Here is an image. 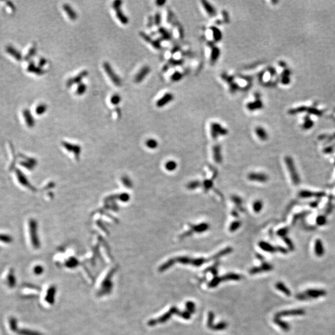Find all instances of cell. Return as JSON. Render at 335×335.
<instances>
[{
	"mask_svg": "<svg viewBox=\"0 0 335 335\" xmlns=\"http://www.w3.org/2000/svg\"><path fill=\"white\" fill-rule=\"evenodd\" d=\"M175 262H176V259H171V260H168L167 262H166L165 263H164L162 266H161L159 267V272H163V271L168 269L169 268L172 266L175 263Z\"/></svg>",
	"mask_w": 335,
	"mask_h": 335,
	"instance_id": "obj_33",
	"label": "cell"
},
{
	"mask_svg": "<svg viewBox=\"0 0 335 335\" xmlns=\"http://www.w3.org/2000/svg\"><path fill=\"white\" fill-rule=\"evenodd\" d=\"M326 218L323 216H319L317 217V219H316V223L320 225H324L326 223Z\"/></svg>",
	"mask_w": 335,
	"mask_h": 335,
	"instance_id": "obj_51",
	"label": "cell"
},
{
	"mask_svg": "<svg viewBox=\"0 0 335 335\" xmlns=\"http://www.w3.org/2000/svg\"><path fill=\"white\" fill-rule=\"evenodd\" d=\"M6 52L17 61H21L23 58L21 52L12 45L6 46Z\"/></svg>",
	"mask_w": 335,
	"mask_h": 335,
	"instance_id": "obj_17",
	"label": "cell"
},
{
	"mask_svg": "<svg viewBox=\"0 0 335 335\" xmlns=\"http://www.w3.org/2000/svg\"><path fill=\"white\" fill-rule=\"evenodd\" d=\"M63 8L64 11L68 16V17L71 21H75L77 19L78 16H77L76 13L74 11V10L71 8V6L70 5L66 4V3L64 4L63 6Z\"/></svg>",
	"mask_w": 335,
	"mask_h": 335,
	"instance_id": "obj_20",
	"label": "cell"
},
{
	"mask_svg": "<svg viewBox=\"0 0 335 335\" xmlns=\"http://www.w3.org/2000/svg\"><path fill=\"white\" fill-rule=\"evenodd\" d=\"M299 195L300 197H305V198H307V197H312L313 196H321V193H313L312 191H301L300 193H299Z\"/></svg>",
	"mask_w": 335,
	"mask_h": 335,
	"instance_id": "obj_37",
	"label": "cell"
},
{
	"mask_svg": "<svg viewBox=\"0 0 335 335\" xmlns=\"http://www.w3.org/2000/svg\"><path fill=\"white\" fill-rule=\"evenodd\" d=\"M255 132L259 138L263 141L266 140L268 138V135L266 131L262 127H257L255 129Z\"/></svg>",
	"mask_w": 335,
	"mask_h": 335,
	"instance_id": "obj_27",
	"label": "cell"
},
{
	"mask_svg": "<svg viewBox=\"0 0 335 335\" xmlns=\"http://www.w3.org/2000/svg\"><path fill=\"white\" fill-rule=\"evenodd\" d=\"M200 186V183L198 181H194V182H192L191 183H189L188 185V188L190 189H194V188H198L199 186Z\"/></svg>",
	"mask_w": 335,
	"mask_h": 335,
	"instance_id": "obj_53",
	"label": "cell"
},
{
	"mask_svg": "<svg viewBox=\"0 0 335 335\" xmlns=\"http://www.w3.org/2000/svg\"><path fill=\"white\" fill-rule=\"evenodd\" d=\"M220 55V50L217 47H214L212 49V52L210 55V60L212 62L215 63L217 61Z\"/></svg>",
	"mask_w": 335,
	"mask_h": 335,
	"instance_id": "obj_29",
	"label": "cell"
},
{
	"mask_svg": "<svg viewBox=\"0 0 335 335\" xmlns=\"http://www.w3.org/2000/svg\"><path fill=\"white\" fill-rule=\"evenodd\" d=\"M306 295L311 299H318L326 295V291L323 289H308L304 292Z\"/></svg>",
	"mask_w": 335,
	"mask_h": 335,
	"instance_id": "obj_12",
	"label": "cell"
},
{
	"mask_svg": "<svg viewBox=\"0 0 335 335\" xmlns=\"http://www.w3.org/2000/svg\"><path fill=\"white\" fill-rule=\"evenodd\" d=\"M47 108H48V107L45 104H44V103L40 104L39 105H38L36 107V110H35V112L38 116H42L44 113L46 112V111H47Z\"/></svg>",
	"mask_w": 335,
	"mask_h": 335,
	"instance_id": "obj_30",
	"label": "cell"
},
{
	"mask_svg": "<svg viewBox=\"0 0 335 335\" xmlns=\"http://www.w3.org/2000/svg\"><path fill=\"white\" fill-rule=\"evenodd\" d=\"M273 269V266L271 265L268 263H263L261 266L253 268L251 269L249 271V274L253 275V274H258L259 273H261L264 271H271Z\"/></svg>",
	"mask_w": 335,
	"mask_h": 335,
	"instance_id": "obj_14",
	"label": "cell"
},
{
	"mask_svg": "<svg viewBox=\"0 0 335 335\" xmlns=\"http://www.w3.org/2000/svg\"><path fill=\"white\" fill-rule=\"evenodd\" d=\"M180 313H181V312L177 308V307H173L169 310L168 312L164 313L161 317L158 318V319H154V320H150L148 322V324L150 326H154L158 323H163L165 321H167L168 320L173 314H177L178 315L180 316Z\"/></svg>",
	"mask_w": 335,
	"mask_h": 335,
	"instance_id": "obj_4",
	"label": "cell"
},
{
	"mask_svg": "<svg viewBox=\"0 0 335 335\" xmlns=\"http://www.w3.org/2000/svg\"><path fill=\"white\" fill-rule=\"evenodd\" d=\"M220 147L217 146L214 148V156H215V161H217V162H220L221 161V156H220Z\"/></svg>",
	"mask_w": 335,
	"mask_h": 335,
	"instance_id": "obj_46",
	"label": "cell"
},
{
	"mask_svg": "<svg viewBox=\"0 0 335 335\" xmlns=\"http://www.w3.org/2000/svg\"><path fill=\"white\" fill-rule=\"evenodd\" d=\"M36 52H37V46L36 44H34L33 46L31 47V48L29 49V50L28 51V53L26 54V57H25V60H31L32 57H34L36 53Z\"/></svg>",
	"mask_w": 335,
	"mask_h": 335,
	"instance_id": "obj_35",
	"label": "cell"
},
{
	"mask_svg": "<svg viewBox=\"0 0 335 335\" xmlns=\"http://www.w3.org/2000/svg\"><path fill=\"white\" fill-rule=\"evenodd\" d=\"M42 268L41 266H37L34 269V272L36 273V274H40V273H42Z\"/></svg>",
	"mask_w": 335,
	"mask_h": 335,
	"instance_id": "obj_60",
	"label": "cell"
},
{
	"mask_svg": "<svg viewBox=\"0 0 335 335\" xmlns=\"http://www.w3.org/2000/svg\"><path fill=\"white\" fill-rule=\"evenodd\" d=\"M240 226V223L239 222H235L231 225L230 227V230L231 231H233L236 230Z\"/></svg>",
	"mask_w": 335,
	"mask_h": 335,
	"instance_id": "obj_55",
	"label": "cell"
},
{
	"mask_svg": "<svg viewBox=\"0 0 335 335\" xmlns=\"http://www.w3.org/2000/svg\"><path fill=\"white\" fill-rule=\"evenodd\" d=\"M263 106V104L261 100H257L254 102H249L247 104V108L249 111H255L259 109H261Z\"/></svg>",
	"mask_w": 335,
	"mask_h": 335,
	"instance_id": "obj_23",
	"label": "cell"
},
{
	"mask_svg": "<svg viewBox=\"0 0 335 335\" xmlns=\"http://www.w3.org/2000/svg\"><path fill=\"white\" fill-rule=\"evenodd\" d=\"M276 288L279 290V291H281L287 296H290L291 295V291L287 288V287L282 282H278L275 285Z\"/></svg>",
	"mask_w": 335,
	"mask_h": 335,
	"instance_id": "obj_28",
	"label": "cell"
},
{
	"mask_svg": "<svg viewBox=\"0 0 335 335\" xmlns=\"http://www.w3.org/2000/svg\"><path fill=\"white\" fill-rule=\"evenodd\" d=\"M284 241H285L286 243L287 244L290 250H294V244H293V243L292 242V241H291L290 239H289V238H284Z\"/></svg>",
	"mask_w": 335,
	"mask_h": 335,
	"instance_id": "obj_56",
	"label": "cell"
},
{
	"mask_svg": "<svg viewBox=\"0 0 335 335\" xmlns=\"http://www.w3.org/2000/svg\"><path fill=\"white\" fill-rule=\"evenodd\" d=\"M248 179L251 181H255L261 183L267 181L268 178L264 173H251L248 176Z\"/></svg>",
	"mask_w": 335,
	"mask_h": 335,
	"instance_id": "obj_19",
	"label": "cell"
},
{
	"mask_svg": "<svg viewBox=\"0 0 335 335\" xmlns=\"http://www.w3.org/2000/svg\"><path fill=\"white\" fill-rule=\"evenodd\" d=\"M285 161L292 183L295 185H298L300 183V177L292 158L290 156H287L285 158Z\"/></svg>",
	"mask_w": 335,
	"mask_h": 335,
	"instance_id": "obj_2",
	"label": "cell"
},
{
	"mask_svg": "<svg viewBox=\"0 0 335 335\" xmlns=\"http://www.w3.org/2000/svg\"><path fill=\"white\" fill-rule=\"evenodd\" d=\"M0 241L5 243H10L13 241V238L7 234H0Z\"/></svg>",
	"mask_w": 335,
	"mask_h": 335,
	"instance_id": "obj_39",
	"label": "cell"
},
{
	"mask_svg": "<svg viewBox=\"0 0 335 335\" xmlns=\"http://www.w3.org/2000/svg\"><path fill=\"white\" fill-rule=\"evenodd\" d=\"M16 175L17 176V178L19 181V182L21 183V185L29 188L31 190H34V188L30 184L29 181L26 178V177L23 175V173L19 170H16Z\"/></svg>",
	"mask_w": 335,
	"mask_h": 335,
	"instance_id": "obj_16",
	"label": "cell"
},
{
	"mask_svg": "<svg viewBox=\"0 0 335 335\" xmlns=\"http://www.w3.org/2000/svg\"><path fill=\"white\" fill-rule=\"evenodd\" d=\"M174 100V96L172 93H167L164 94L161 98H159L156 103V106L159 108H163L164 106H166L168 104H169L173 100Z\"/></svg>",
	"mask_w": 335,
	"mask_h": 335,
	"instance_id": "obj_11",
	"label": "cell"
},
{
	"mask_svg": "<svg viewBox=\"0 0 335 335\" xmlns=\"http://www.w3.org/2000/svg\"><path fill=\"white\" fill-rule=\"evenodd\" d=\"M7 4H8V6L10 8V9L11 10V11H15V9H16L15 6H14V4L12 2H7Z\"/></svg>",
	"mask_w": 335,
	"mask_h": 335,
	"instance_id": "obj_61",
	"label": "cell"
},
{
	"mask_svg": "<svg viewBox=\"0 0 335 335\" xmlns=\"http://www.w3.org/2000/svg\"><path fill=\"white\" fill-rule=\"evenodd\" d=\"M218 265V263H217V264H215V265H214L212 267H210L209 268H207V269H206L204 273H207L208 271H210L215 277H217V266Z\"/></svg>",
	"mask_w": 335,
	"mask_h": 335,
	"instance_id": "obj_45",
	"label": "cell"
},
{
	"mask_svg": "<svg viewBox=\"0 0 335 335\" xmlns=\"http://www.w3.org/2000/svg\"><path fill=\"white\" fill-rule=\"evenodd\" d=\"M146 145L151 149H154L158 146V142L156 140L153 138H150L146 142Z\"/></svg>",
	"mask_w": 335,
	"mask_h": 335,
	"instance_id": "obj_44",
	"label": "cell"
},
{
	"mask_svg": "<svg viewBox=\"0 0 335 335\" xmlns=\"http://www.w3.org/2000/svg\"><path fill=\"white\" fill-rule=\"evenodd\" d=\"M202 3L206 11L210 16L213 17L215 16L216 10L212 5H210L208 2H206V1H202Z\"/></svg>",
	"mask_w": 335,
	"mask_h": 335,
	"instance_id": "obj_22",
	"label": "cell"
},
{
	"mask_svg": "<svg viewBox=\"0 0 335 335\" xmlns=\"http://www.w3.org/2000/svg\"><path fill=\"white\" fill-rule=\"evenodd\" d=\"M23 114L26 125L30 128L33 127L35 125V120L31 111L28 109H25L23 111Z\"/></svg>",
	"mask_w": 335,
	"mask_h": 335,
	"instance_id": "obj_15",
	"label": "cell"
},
{
	"mask_svg": "<svg viewBox=\"0 0 335 335\" xmlns=\"http://www.w3.org/2000/svg\"><path fill=\"white\" fill-rule=\"evenodd\" d=\"M227 326V323L226 322H220L218 323V324H215V325H213V326L211 328L213 330H215V331H218V330H223L224 329H225Z\"/></svg>",
	"mask_w": 335,
	"mask_h": 335,
	"instance_id": "obj_42",
	"label": "cell"
},
{
	"mask_svg": "<svg viewBox=\"0 0 335 335\" xmlns=\"http://www.w3.org/2000/svg\"><path fill=\"white\" fill-rule=\"evenodd\" d=\"M156 3L157 4L158 6H163V5L165 3V2L164 1H157L156 2Z\"/></svg>",
	"mask_w": 335,
	"mask_h": 335,
	"instance_id": "obj_63",
	"label": "cell"
},
{
	"mask_svg": "<svg viewBox=\"0 0 335 335\" xmlns=\"http://www.w3.org/2000/svg\"><path fill=\"white\" fill-rule=\"evenodd\" d=\"M274 322L277 325H278L282 330H284V331H289L290 329V324H289L288 323H287V322H286V321H284L281 320L280 318L274 317Z\"/></svg>",
	"mask_w": 335,
	"mask_h": 335,
	"instance_id": "obj_25",
	"label": "cell"
},
{
	"mask_svg": "<svg viewBox=\"0 0 335 335\" xmlns=\"http://www.w3.org/2000/svg\"><path fill=\"white\" fill-rule=\"evenodd\" d=\"M263 208V202L260 201H257L254 202L253 209L256 212H259L262 210Z\"/></svg>",
	"mask_w": 335,
	"mask_h": 335,
	"instance_id": "obj_48",
	"label": "cell"
},
{
	"mask_svg": "<svg viewBox=\"0 0 335 335\" xmlns=\"http://www.w3.org/2000/svg\"><path fill=\"white\" fill-rule=\"evenodd\" d=\"M121 101V98L118 94H115L111 97L110 102L112 105H118Z\"/></svg>",
	"mask_w": 335,
	"mask_h": 335,
	"instance_id": "obj_40",
	"label": "cell"
},
{
	"mask_svg": "<svg viewBox=\"0 0 335 335\" xmlns=\"http://www.w3.org/2000/svg\"><path fill=\"white\" fill-rule=\"evenodd\" d=\"M176 167H177V164L174 161H169L165 164L166 170H167L168 171H170V172L174 171L176 169Z\"/></svg>",
	"mask_w": 335,
	"mask_h": 335,
	"instance_id": "obj_38",
	"label": "cell"
},
{
	"mask_svg": "<svg viewBox=\"0 0 335 335\" xmlns=\"http://www.w3.org/2000/svg\"><path fill=\"white\" fill-rule=\"evenodd\" d=\"M241 276H240L239 274H234V273H229L227 274L222 277H215L208 284V286L210 288H213L218 285V284L220 282L224 281H228V280H233V281H238L241 279Z\"/></svg>",
	"mask_w": 335,
	"mask_h": 335,
	"instance_id": "obj_6",
	"label": "cell"
},
{
	"mask_svg": "<svg viewBox=\"0 0 335 335\" xmlns=\"http://www.w3.org/2000/svg\"><path fill=\"white\" fill-rule=\"evenodd\" d=\"M29 233H30V236H31L32 244L36 249L39 248L40 246V241H39L38 234H37L38 230H37V222L34 219H31L29 220Z\"/></svg>",
	"mask_w": 335,
	"mask_h": 335,
	"instance_id": "obj_3",
	"label": "cell"
},
{
	"mask_svg": "<svg viewBox=\"0 0 335 335\" xmlns=\"http://www.w3.org/2000/svg\"><path fill=\"white\" fill-rule=\"evenodd\" d=\"M212 186V184L210 181H205V184H204V186H205V189H209V188H210Z\"/></svg>",
	"mask_w": 335,
	"mask_h": 335,
	"instance_id": "obj_59",
	"label": "cell"
},
{
	"mask_svg": "<svg viewBox=\"0 0 335 335\" xmlns=\"http://www.w3.org/2000/svg\"><path fill=\"white\" fill-rule=\"evenodd\" d=\"M193 228L192 229H194V230L195 231H197V232H202V231H205L206 230H208L209 226L208 224L207 223H202V224H200L199 225H195V226H193Z\"/></svg>",
	"mask_w": 335,
	"mask_h": 335,
	"instance_id": "obj_36",
	"label": "cell"
},
{
	"mask_svg": "<svg viewBox=\"0 0 335 335\" xmlns=\"http://www.w3.org/2000/svg\"><path fill=\"white\" fill-rule=\"evenodd\" d=\"M154 21H155V23L156 26H159L161 23V15L159 13H156L155 15V18H154Z\"/></svg>",
	"mask_w": 335,
	"mask_h": 335,
	"instance_id": "obj_54",
	"label": "cell"
},
{
	"mask_svg": "<svg viewBox=\"0 0 335 335\" xmlns=\"http://www.w3.org/2000/svg\"><path fill=\"white\" fill-rule=\"evenodd\" d=\"M314 251H315V255L318 257H321L324 255V246L321 240L317 239L315 241Z\"/></svg>",
	"mask_w": 335,
	"mask_h": 335,
	"instance_id": "obj_18",
	"label": "cell"
},
{
	"mask_svg": "<svg viewBox=\"0 0 335 335\" xmlns=\"http://www.w3.org/2000/svg\"><path fill=\"white\" fill-rule=\"evenodd\" d=\"M7 282L10 287H13L16 284V279L14 275V272L13 270H11L9 272V274L7 276Z\"/></svg>",
	"mask_w": 335,
	"mask_h": 335,
	"instance_id": "obj_34",
	"label": "cell"
},
{
	"mask_svg": "<svg viewBox=\"0 0 335 335\" xmlns=\"http://www.w3.org/2000/svg\"><path fill=\"white\" fill-rule=\"evenodd\" d=\"M296 298L297 299L299 300H310V299L306 295V294L305 292H303V293H299L298 294L296 295Z\"/></svg>",
	"mask_w": 335,
	"mask_h": 335,
	"instance_id": "obj_50",
	"label": "cell"
},
{
	"mask_svg": "<svg viewBox=\"0 0 335 335\" xmlns=\"http://www.w3.org/2000/svg\"><path fill=\"white\" fill-rule=\"evenodd\" d=\"M150 71V68L148 66H145L140 69L135 76V81L137 83H141L146 77Z\"/></svg>",
	"mask_w": 335,
	"mask_h": 335,
	"instance_id": "obj_13",
	"label": "cell"
},
{
	"mask_svg": "<svg viewBox=\"0 0 335 335\" xmlns=\"http://www.w3.org/2000/svg\"><path fill=\"white\" fill-rule=\"evenodd\" d=\"M305 314V311L302 308H297V309H292V310H284L278 312L276 315L275 317L281 318L282 316H301Z\"/></svg>",
	"mask_w": 335,
	"mask_h": 335,
	"instance_id": "obj_9",
	"label": "cell"
},
{
	"mask_svg": "<svg viewBox=\"0 0 335 335\" xmlns=\"http://www.w3.org/2000/svg\"><path fill=\"white\" fill-rule=\"evenodd\" d=\"M287 232V228H284V229L279 230L278 231V234L279 235H280V236H284V235H286Z\"/></svg>",
	"mask_w": 335,
	"mask_h": 335,
	"instance_id": "obj_58",
	"label": "cell"
},
{
	"mask_svg": "<svg viewBox=\"0 0 335 335\" xmlns=\"http://www.w3.org/2000/svg\"><path fill=\"white\" fill-rule=\"evenodd\" d=\"M103 68L107 75L109 76L111 81L114 83V85L116 87H121L122 85L121 79L114 71L110 63L107 61L104 62L103 63Z\"/></svg>",
	"mask_w": 335,
	"mask_h": 335,
	"instance_id": "obj_5",
	"label": "cell"
},
{
	"mask_svg": "<svg viewBox=\"0 0 335 335\" xmlns=\"http://www.w3.org/2000/svg\"><path fill=\"white\" fill-rule=\"evenodd\" d=\"M121 198H122V200H123V199H124L125 201H127L129 200V196L127 194H123Z\"/></svg>",
	"mask_w": 335,
	"mask_h": 335,
	"instance_id": "obj_62",
	"label": "cell"
},
{
	"mask_svg": "<svg viewBox=\"0 0 335 335\" xmlns=\"http://www.w3.org/2000/svg\"><path fill=\"white\" fill-rule=\"evenodd\" d=\"M27 70L28 71L30 72V73H34L37 75H42L44 74V73H45L44 70L40 68V66H36L35 63L34 62H31L28 68H27Z\"/></svg>",
	"mask_w": 335,
	"mask_h": 335,
	"instance_id": "obj_21",
	"label": "cell"
},
{
	"mask_svg": "<svg viewBox=\"0 0 335 335\" xmlns=\"http://www.w3.org/2000/svg\"><path fill=\"white\" fill-rule=\"evenodd\" d=\"M212 31L213 34V37L215 42H218L222 39V32L220 31L219 29L217 28L212 27Z\"/></svg>",
	"mask_w": 335,
	"mask_h": 335,
	"instance_id": "obj_32",
	"label": "cell"
},
{
	"mask_svg": "<svg viewBox=\"0 0 335 335\" xmlns=\"http://www.w3.org/2000/svg\"><path fill=\"white\" fill-rule=\"evenodd\" d=\"M182 77H183V74L182 73H180L178 71H176L175 73H174L172 74L171 78H172V81H178L182 78Z\"/></svg>",
	"mask_w": 335,
	"mask_h": 335,
	"instance_id": "obj_49",
	"label": "cell"
},
{
	"mask_svg": "<svg viewBox=\"0 0 335 335\" xmlns=\"http://www.w3.org/2000/svg\"><path fill=\"white\" fill-rule=\"evenodd\" d=\"M122 5V2L118 0V1H115L113 3L112 6H113L114 10L116 11V16H117V19H119V21L122 24L126 25V24H127L129 23V20L128 17L125 16V15L122 11V10L121 9Z\"/></svg>",
	"mask_w": 335,
	"mask_h": 335,
	"instance_id": "obj_7",
	"label": "cell"
},
{
	"mask_svg": "<svg viewBox=\"0 0 335 335\" xmlns=\"http://www.w3.org/2000/svg\"><path fill=\"white\" fill-rule=\"evenodd\" d=\"M47 63V59H45V58H40V60H39V66H40V68L41 67H43L44 66H45L46 65V63Z\"/></svg>",
	"mask_w": 335,
	"mask_h": 335,
	"instance_id": "obj_57",
	"label": "cell"
},
{
	"mask_svg": "<svg viewBox=\"0 0 335 335\" xmlns=\"http://www.w3.org/2000/svg\"><path fill=\"white\" fill-rule=\"evenodd\" d=\"M186 307L187 308V311L191 314H193L195 312L196 305L193 302H191V301L187 302L186 303Z\"/></svg>",
	"mask_w": 335,
	"mask_h": 335,
	"instance_id": "obj_41",
	"label": "cell"
},
{
	"mask_svg": "<svg viewBox=\"0 0 335 335\" xmlns=\"http://www.w3.org/2000/svg\"><path fill=\"white\" fill-rule=\"evenodd\" d=\"M211 131L212 136L214 138H217L218 135H225L227 134V129H224L222 125L216 122L212 124Z\"/></svg>",
	"mask_w": 335,
	"mask_h": 335,
	"instance_id": "obj_10",
	"label": "cell"
},
{
	"mask_svg": "<svg viewBox=\"0 0 335 335\" xmlns=\"http://www.w3.org/2000/svg\"><path fill=\"white\" fill-rule=\"evenodd\" d=\"M180 316L182 317L184 319H186V320H189L191 318V313H189L188 311H184V312H181V313H180Z\"/></svg>",
	"mask_w": 335,
	"mask_h": 335,
	"instance_id": "obj_52",
	"label": "cell"
},
{
	"mask_svg": "<svg viewBox=\"0 0 335 335\" xmlns=\"http://www.w3.org/2000/svg\"><path fill=\"white\" fill-rule=\"evenodd\" d=\"M140 36L147 42L150 43L155 49H159L160 48V43L158 40H153L151 37L146 34L144 32H140Z\"/></svg>",
	"mask_w": 335,
	"mask_h": 335,
	"instance_id": "obj_24",
	"label": "cell"
},
{
	"mask_svg": "<svg viewBox=\"0 0 335 335\" xmlns=\"http://www.w3.org/2000/svg\"><path fill=\"white\" fill-rule=\"evenodd\" d=\"M214 320V313L212 312H210L208 315V320H207V327L210 328L213 326V321Z\"/></svg>",
	"mask_w": 335,
	"mask_h": 335,
	"instance_id": "obj_47",
	"label": "cell"
},
{
	"mask_svg": "<svg viewBox=\"0 0 335 335\" xmlns=\"http://www.w3.org/2000/svg\"><path fill=\"white\" fill-rule=\"evenodd\" d=\"M87 90V86L85 83H81L80 84H79V85H78V87L76 90V94L78 96L83 95L86 93Z\"/></svg>",
	"mask_w": 335,
	"mask_h": 335,
	"instance_id": "obj_31",
	"label": "cell"
},
{
	"mask_svg": "<svg viewBox=\"0 0 335 335\" xmlns=\"http://www.w3.org/2000/svg\"><path fill=\"white\" fill-rule=\"evenodd\" d=\"M19 335H41L39 333H37V332H34L33 331L28 330V329H21L19 331H17Z\"/></svg>",
	"mask_w": 335,
	"mask_h": 335,
	"instance_id": "obj_43",
	"label": "cell"
},
{
	"mask_svg": "<svg viewBox=\"0 0 335 335\" xmlns=\"http://www.w3.org/2000/svg\"><path fill=\"white\" fill-rule=\"evenodd\" d=\"M88 71H87V70H83V71H81L76 76H74L73 78H71L68 79L67 80V81H66V87L70 88L71 86L75 85V84L79 85V84H80L81 83L83 78H85V77H87L88 76Z\"/></svg>",
	"mask_w": 335,
	"mask_h": 335,
	"instance_id": "obj_8",
	"label": "cell"
},
{
	"mask_svg": "<svg viewBox=\"0 0 335 335\" xmlns=\"http://www.w3.org/2000/svg\"><path fill=\"white\" fill-rule=\"evenodd\" d=\"M232 251L231 248H227L223 250H222L220 252L215 255L212 258H210L209 259H205V258H198V259H192L188 257H178L176 258V261H178L180 263L184 264V265H191L194 266H200L204 264L206 262H207L210 260H214L217 258H219L220 257L224 256L225 255H227L230 253Z\"/></svg>",
	"mask_w": 335,
	"mask_h": 335,
	"instance_id": "obj_1",
	"label": "cell"
},
{
	"mask_svg": "<svg viewBox=\"0 0 335 335\" xmlns=\"http://www.w3.org/2000/svg\"><path fill=\"white\" fill-rule=\"evenodd\" d=\"M259 245H260V248L262 249H263L264 251H267V252H269V253H274V252H276V251H278L277 248H275V247L273 246L271 244H269L268 243H266V242H265V241L260 242L259 243Z\"/></svg>",
	"mask_w": 335,
	"mask_h": 335,
	"instance_id": "obj_26",
	"label": "cell"
}]
</instances>
